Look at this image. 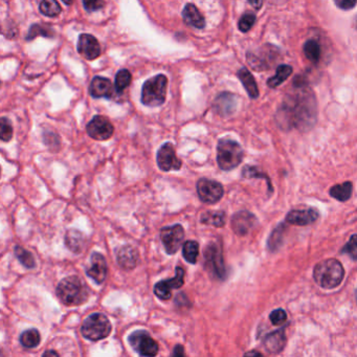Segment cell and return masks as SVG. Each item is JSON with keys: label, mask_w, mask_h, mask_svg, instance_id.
Here are the masks:
<instances>
[{"label": "cell", "mask_w": 357, "mask_h": 357, "mask_svg": "<svg viewBox=\"0 0 357 357\" xmlns=\"http://www.w3.org/2000/svg\"><path fill=\"white\" fill-rule=\"evenodd\" d=\"M317 101L312 91L300 89L283 101L276 120L283 130H307L317 122Z\"/></svg>", "instance_id": "6da1fadb"}, {"label": "cell", "mask_w": 357, "mask_h": 357, "mask_svg": "<svg viewBox=\"0 0 357 357\" xmlns=\"http://www.w3.org/2000/svg\"><path fill=\"white\" fill-rule=\"evenodd\" d=\"M345 277L342 263L336 259H327L316 265L313 269V279L316 283L324 289H333L341 285Z\"/></svg>", "instance_id": "7a4b0ae2"}, {"label": "cell", "mask_w": 357, "mask_h": 357, "mask_svg": "<svg viewBox=\"0 0 357 357\" xmlns=\"http://www.w3.org/2000/svg\"><path fill=\"white\" fill-rule=\"evenodd\" d=\"M57 295L65 305H81L88 297V290L81 279L71 276L63 279L57 287Z\"/></svg>", "instance_id": "3957f363"}, {"label": "cell", "mask_w": 357, "mask_h": 357, "mask_svg": "<svg viewBox=\"0 0 357 357\" xmlns=\"http://www.w3.org/2000/svg\"><path fill=\"white\" fill-rule=\"evenodd\" d=\"M244 152L239 143L222 139L218 143L217 163L223 171H231L242 163Z\"/></svg>", "instance_id": "277c9868"}, {"label": "cell", "mask_w": 357, "mask_h": 357, "mask_svg": "<svg viewBox=\"0 0 357 357\" xmlns=\"http://www.w3.org/2000/svg\"><path fill=\"white\" fill-rule=\"evenodd\" d=\"M168 79L165 74H157L143 83L142 89V102L149 107H157L164 104Z\"/></svg>", "instance_id": "5b68a950"}, {"label": "cell", "mask_w": 357, "mask_h": 357, "mask_svg": "<svg viewBox=\"0 0 357 357\" xmlns=\"http://www.w3.org/2000/svg\"><path fill=\"white\" fill-rule=\"evenodd\" d=\"M81 331L85 338L92 342H98L110 334L111 324L104 314L93 313L84 321Z\"/></svg>", "instance_id": "8992f818"}, {"label": "cell", "mask_w": 357, "mask_h": 357, "mask_svg": "<svg viewBox=\"0 0 357 357\" xmlns=\"http://www.w3.org/2000/svg\"><path fill=\"white\" fill-rule=\"evenodd\" d=\"M203 257H205L206 268L212 276L216 280H220V281H223L226 279L227 271L224 265L222 250H221L220 244L216 242L209 243L203 250Z\"/></svg>", "instance_id": "52a82bcc"}, {"label": "cell", "mask_w": 357, "mask_h": 357, "mask_svg": "<svg viewBox=\"0 0 357 357\" xmlns=\"http://www.w3.org/2000/svg\"><path fill=\"white\" fill-rule=\"evenodd\" d=\"M128 341L135 352L141 356H155L158 353V344L144 330L135 331L129 335Z\"/></svg>", "instance_id": "ba28073f"}, {"label": "cell", "mask_w": 357, "mask_h": 357, "mask_svg": "<svg viewBox=\"0 0 357 357\" xmlns=\"http://www.w3.org/2000/svg\"><path fill=\"white\" fill-rule=\"evenodd\" d=\"M196 189L200 200L208 203V205L217 203L221 200L224 194L222 184L215 180L207 179V178H201L198 180Z\"/></svg>", "instance_id": "9c48e42d"}, {"label": "cell", "mask_w": 357, "mask_h": 357, "mask_svg": "<svg viewBox=\"0 0 357 357\" xmlns=\"http://www.w3.org/2000/svg\"><path fill=\"white\" fill-rule=\"evenodd\" d=\"M160 239L168 254L176 253L184 239L183 227L180 224L163 227L160 231Z\"/></svg>", "instance_id": "30bf717a"}, {"label": "cell", "mask_w": 357, "mask_h": 357, "mask_svg": "<svg viewBox=\"0 0 357 357\" xmlns=\"http://www.w3.org/2000/svg\"><path fill=\"white\" fill-rule=\"evenodd\" d=\"M156 161L161 171H178L180 170L182 163L177 157L175 148L171 143H166L159 148L156 155Z\"/></svg>", "instance_id": "8fae6325"}, {"label": "cell", "mask_w": 357, "mask_h": 357, "mask_svg": "<svg viewBox=\"0 0 357 357\" xmlns=\"http://www.w3.org/2000/svg\"><path fill=\"white\" fill-rule=\"evenodd\" d=\"M184 284V269L176 267V276L172 279L163 280L154 286V293L160 300H170L172 297V289H179Z\"/></svg>", "instance_id": "7c38bea8"}, {"label": "cell", "mask_w": 357, "mask_h": 357, "mask_svg": "<svg viewBox=\"0 0 357 357\" xmlns=\"http://www.w3.org/2000/svg\"><path fill=\"white\" fill-rule=\"evenodd\" d=\"M114 128L107 117L97 115L87 125V133L97 141H106L112 137Z\"/></svg>", "instance_id": "4fadbf2b"}, {"label": "cell", "mask_w": 357, "mask_h": 357, "mask_svg": "<svg viewBox=\"0 0 357 357\" xmlns=\"http://www.w3.org/2000/svg\"><path fill=\"white\" fill-rule=\"evenodd\" d=\"M257 218L250 212L241 211L236 213L231 221V226L233 231L238 236L248 235L250 229L256 225Z\"/></svg>", "instance_id": "5bb4252c"}, {"label": "cell", "mask_w": 357, "mask_h": 357, "mask_svg": "<svg viewBox=\"0 0 357 357\" xmlns=\"http://www.w3.org/2000/svg\"><path fill=\"white\" fill-rule=\"evenodd\" d=\"M320 213L317 209H306V210H292L287 214L285 220L286 222L291 225L305 226L309 225L319 219Z\"/></svg>", "instance_id": "9a60e30c"}, {"label": "cell", "mask_w": 357, "mask_h": 357, "mask_svg": "<svg viewBox=\"0 0 357 357\" xmlns=\"http://www.w3.org/2000/svg\"><path fill=\"white\" fill-rule=\"evenodd\" d=\"M78 52L87 60H95L101 55L99 41L88 34H82L78 41Z\"/></svg>", "instance_id": "2e32d148"}, {"label": "cell", "mask_w": 357, "mask_h": 357, "mask_svg": "<svg viewBox=\"0 0 357 357\" xmlns=\"http://www.w3.org/2000/svg\"><path fill=\"white\" fill-rule=\"evenodd\" d=\"M107 263L103 254L93 252L91 256V266L87 269V275L98 284H102L107 277Z\"/></svg>", "instance_id": "e0dca14e"}, {"label": "cell", "mask_w": 357, "mask_h": 357, "mask_svg": "<svg viewBox=\"0 0 357 357\" xmlns=\"http://www.w3.org/2000/svg\"><path fill=\"white\" fill-rule=\"evenodd\" d=\"M287 343L284 329H280L267 334L263 339V346L269 354H278L281 352Z\"/></svg>", "instance_id": "ac0fdd59"}, {"label": "cell", "mask_w": 357, "mask_h": 357, "mask_svg": "<svg viewBox=\"0 0 357 357\" xmlns=\"http://www.w3.org/2000/svg\"><path fill=\"white\" fill-rule=\"evenodd\" d=\"M237 97L233 93L223 92L216 98L214 107L220 115H231L237 108Z\"/></svg>", "instance_id": "d6986e66"}, {"label": "cell", "mask_w": 357, "mask_h": 357, "mask_svg": "<svg viewBox=\"0 0 357 357\" xmlns=\"http://www.w3.org/2000/svg\"><path fill=\"white\" fill-rule=\"evenodd\" d=\"M89 91L91 97L100 98H110L112 96L113 87L109 79L103 78V76H96L90 83Z\"/></svg>", "instance_id": "ffe728a7"}, {"label": "cell", "mask_w": 357, "mask_h": 357, "mask_svg": "<svg viewBox=\"0 0 357 357\" xmlns=\"http://www.w3.org/2000/svg\"><path fill=\"white\" fill-rule=\"evenodd\" d=\"M117 262L124 269H132L139 262V252L130 245L123 246L117 251Z\"/></svg>", "instance_id": "44dd1931"}, {"label": "cell", "mask_w": 357, "mask_h": 357, "mask_svg": "<svg viewBox=\"0 0 357 357\" xmlns=\"http://www.w3.org/2000/svg\"><path fill=\"white\" fill-rule=\"evenodd\" d=\"M182 17L184 22L195 29H203L206 25V20L198 11V8L192 3L186 4L182 11Z\"/></svg>", "instance_id": "7402d4cb"}, {"label": "cell", "mask_w": 357, "mask_h": 357, "mask_svg": "<svg viewBox=\"0 0 357 357\" xmlns=\"http://www.w3.org/2000/svg\"><path fill=\"white\" fill-rule=\"evenodd\" d=\"M238 78L242 82L246 92L249 93V96L251 99H257L259 97V89L257 83L254 81L252 74L248 70L241 69L238 71Z\"/></svg>", "instance_id": "603a6c76"}, {"label": "cell", "mask_w": 357, "mask_h": 357, "mask_svg": "<svg viewBox=\"0 0 357 357\" xmlns=\"http://www.w3.org/2000/svg\"><path fill=\"white\" fill-rule=\"evenodd\" d=\"M353 184L351 181H346L342 184H336L330 189V196H332L338 201L345 202L349 200L352 196Z\"/></svg>", "instance_id": "cb8c5ba5"}, {"label": "cell", "mask_w": 357, "mask_h": 357, "mask_svg": "<svg viewBox=\"0 0 357 357\" xmlns=\"http://www.w3.org/2000/svg\"><path fill=\"white\" fill-rule=\"evenodd\" d=\"M226 216L222 211H208L203 213L200 221L203 224L213 225L215 227H222L225 224Z\"/></svg>", "instance_id": "d4e9b609"}, {"label": "cell", "mask_w": 357, "mask_h": 357, "mask_svg": "<svg viewBox=\"0 0 357 357\" xmlns=\"http://www.w3.org/2000/svg\"><path fill=\"white\" fill-rule=\"evenodd\" d=\"M292 73V67L289 65H280L277 69V72L267 81V85L270 88H276L284 83Z\"/></svg>", "instance_id": "484cf974"}, {"label": "cell", "mask_w": 357, "mask_h": 357, "mask_svg": "<svg viewBox=\"0 0 357 357\" xmlns=\"http://www.w3.org/2000/svg\"><path fill=\"white\" fill-rule=\"evenodd\" d=\"M65 244L73 252H80L84 245V237L79 231L71 229L65 236Z\"/></svg>", "instance_id": "4316f807"}, {"label": "cell", "mask_w": 357, "mask_h": 357, "mask_svg": "<svg viewBox=\"0 0 357 357\" xmlns=\"http://www.w3.org/2000/svg\"><path fill=\"white\" fill-rule=\"evenodd\" d=\"M286 231V226L284 224H280L278 227H276L273 233H271L269 239H268V249L270 251H276L280 249V246L282 245L284 240V235Z\"/></svg>", "instance_id": "83f0119b"}, {"label": "cell", "mask_w": 357, "mask_h": 357, "mask_svg": "<svg viewBox=\"0 0 357 357\" xmlns=\"http://www.w3.org/2000/svg\"><path fill=\"white\" fill-rule=\"evenodd\" d=\"M41 341V336L39 331L36 329H30L24 331L20 335V343L21 345L27 348V349H32V348H36Z\"/></svg>", "instance_id": "f1b7e54d"}, {"label": "cell", "mask_w": 357, "mask_h": 357, "mask_svg": "<svg viewBox=\"0 0 357 357\" xmlns=\"http://www.w3.org/2000/svg\"><path fill=\"white\" fill-rule=\"evenodd\" d=\"M198 253H199V244L197 241L189 240L183 244L182 254L186 262L191 263V264H196Z\"/></svg>", "instance_id": "f546056e"}, {"label": "cell", "mask_w": 357, "mask_h": 357, "mask_svg": "<svg viewBox=\"0 0 357 357\" xmlns=\"http://www.w3.org/2000/svg\"><path fill=\"white\" fill-rule=\"evenodd\" d=\"M304 54L309 61L318 63L321 58V46L316 40H308L304 44Z\"/></svg>", "instance_id": "4dcf8cb0"}, {"label": "cell", "mask_w": 357, "mask_h": 357, "mask_svg": "<svg viewBox=\"0 0 357 357\" xmlns=\"http://www.w3.org/2000/svg\"><path fill=\"white\" fill-rule=\"evenodd\" d=\"M39 8L40 12L47 17H57L62 11L57 0H42Z\"/></svg>", "instance_id": "1f68e13d"}, {"label": "cell", "mask_w": 357, "mask_h": 357, "mask_svg": "<svg viewBox=\"0 0 357 357\" xmlns=\"http://www.w3.org/2000/svg\"><path fill=\"white\" fill-rule=\"evenodd\" d=\"M15 253L17 259L20 261L22 265H24L27 268L35 267V259H34L33 254L29 250H24L21 246H16Z\"/></svg>", "instance_id": "d6a6232c"}, {"label": "cell", "mask_w": 357, "mask_h": 357, "mask_svg": "<svg viewBox=\"0 0 357 357\" xmlns=\"http://www.w3.org/2000/svg\"><path fill=\"white\" fill-rule=\"evenodd\" d=\"M131 83V73L129 71L122 70L115 76V89L117 92H123Z\"/></svg>", "instance_id": "836d02e7"}, {"label": "cell", "mask_w": 357, "mask_h": 357, "mask_svg": "<svg viewBox=\"0 0 357 357\" xmlns=\"http://www.w3.org/2000/svg\"><path fill=\"white\" fill-rule=\"evenodd\" d=\"M53 30L45 27V25H41V24H34L32 25V28L29 31V35H28V40H32L34 38H36L38 36H43V37H52L53 36Z\"/></svg>", "instance_id": "e575fe53"}, {"label": "cell", "mask_w": 357, "mask_h": 357, "mask_svg": "<svg viewBox=\"0 0 357 357\" xmlns=\"http://www.w3.org/2000/svg\"><path fill=\"white\" fill-rule=\"evenodd\" d=\"M13 137V127L6 117H0V141L8 142Z\"/></svg>", "instance_id": "d590c367"}, {"label": "cell", "mask_w": 357, "mask_h": 357, "mask_svg": "<svg viewBox=\"0 0 357 357\" xmlns=\"http://www.w3.org/2000/svg\"><path fill=\"white\" fill-rule=\"evenodd\" d=\"M254 22H256V16H254L253 13H246L244 14L239 22H238V28H239V30L243 33H246L249 32L252 25L254 24Z\"/></svg>", "instance_id": "8d00e7d4"}, {"label": "cell", "mask_w": 357, "mask_h": 357, "mask_svg": "<svg viewBox=\"0 0 357 357\" xmlns=\"http://www.w3.org/2000/svg\"><path fill=\"white\" fill-rule=\"evenodd\" d=\"M269 320L275 326H282L287 321V313L283 309H276L270 313Z\"/></svg>", "instance_id": "74e56055"}, {"label": "cell", "mask_w": 357, "mask_h": 357, "mask_svg": "<svg viewBox=\"0 0 357 357\" xmlns=\"http://www.w3.org/2000/svg\"><path fill=\"white\" fill-rule=\"evenodd\" d=\"M342 253H347L349 254V256L353 259V260H356V257H357V245H356V235H352L351 239L349 240V242H348L343 250H341Z\"/></svg>", "instance_id": "f35d334b"}, {"label": "cell", "mask_w": 357, "mask_h": 357, "mask_svg": "<svg viewBox=\"0 0 357 357\" xmlns=\"http://www.w3.org/2000/svg\"><path fill=\"white\" fill-rule=\"evenodd\" d=\"M83 5L87 12H97L105 5L104 0H83Z\"/></svg>", "instance_id": "ab89813d"}, {"label": "cell", "mask_w": 357, "mask_h": 357, "mask_svg": "<svg viewBox=\"0 0 357 357\" xmlns=\"http://www.w3.org/2000/svg\"><path fill=\"white\" fill-rule=\"evenodd\" d=\"M337 7L342 8V10L348 11L353 8L356 4V0H334Z\"/></svg>", "instance_id": "60d3db41"}, {"label": "cell", "mask_w": 357, "mask_h": 357, "mask_svg": "<svg viewBox=\"0 0 357 357\" xmlns=\"http://www.w3.org/2000/svg\"><path fill=\"white\" fill-rule=\"evenodd\" d=\"M184 355H185V353H184L183 347L180 345H177L172 353V356H184Z\"/></svg>", "instance_id": "b9f144b4"}, {"label": "cell", "mask_w": 357, "mask_h": 357, "mask_svg": "<svg viewBox=\"0 0 357 357\" xmlns=\"http://www.w3.org/2000/svg\"><path fill=\"white\" fill-rule=\"evenodd\" d=\"M248 1L256 8V10H260L263 4V0H248Z\"/></svg>", "instance_id": "7bdbcfd3"}, {"label": "cell", "mask_w": 357, "mask_h": 357, "mask_svg": "<svg viewBox=\"0 0 357 357\" xmlns=\"http://www.w3.org/2000/svg\"><path fill=\"white\" fill-rule=\"evenodd\" d=\"M245 355H262V354H261V353H259V352H257V351H252V352L246 353Z\"/></svg>", "instance_id": "ee69618b"}, {"label": "cell", "mask_w": 357, "mask_h": 357, "mask_svg": "<svg viewBox=\"0 0 357 357\" xmlns=\"http://www.w3.org/2000/svg\"><path fill=\"white\" fill-rule=\"evenodd\" d=\"M62 1H63L65 4H67V5H70V4L72 3V0H62Z\"/></svg>", "instance_id": "f6af8a7d"}]
</instances>
